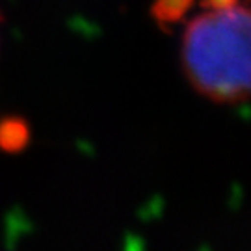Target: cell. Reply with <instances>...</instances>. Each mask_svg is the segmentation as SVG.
Segmentation results:
<instances>
[{
    "label": "cell",
    "mask_w": 251,
    "mask_h": 251,
    "mask_svg": "<svg viewBox=\"0 0 251 251\" xmlns=\"http://www.w3.org/2000/svg\"><path fill=\"white\" fill-rule=\"evenodd\" d=\"M240 2H246V0H201V6L203 8H229Z\"/></svg>",
    "instance_id": "277c9868"
},
{
    "label": "cell",
    "mask_w": 251,
    "mask_h": 251,
    "mask_svg": "<svg viewBox=\"0 0 251 251\" xmlns=\"http://www.w3.org/2000/svg\"><path fill=\"white\" fill-rule=\"evenodd\" d=\"M194 6V0H154L151 6L152 19L162 28H171L184 19Z\"/></svg>",
    "instance_id": "7a4b0ae2"
},
{
    "label": "cell",
    "mask_w": 251,
    "mask_h": 251,
    "mask_svg": "<svg viewBox=\"0 0 251 251\" xmlns=\"http://www.w3.org/2000/svg\"><path fill=\"white\" fill-rule=\"evenodd\" d=\"M250 6L203 8L182 34L180 65L190 86L218 104L250 97Z\"/></svg>",
    "instance_id": "6da1fadb"
},
{
    "label": "cell",
    "mask_w": 251,
    "mask_h": 251,
    "mask_svg": "<svg viewBox=\"0 0 251 251\" xmlns=\"http://www.w3.org/2000/svg\"><path fill=\"white\" fill-rule=\"evenodd\" d=\"M28 126L21 119H4L0 121V149L9 152L21 151L28 144Z\"/></svg>",
    "instance_id": "3957f363"
},
{
    "label": "cell",
    "mask_w": 251,
    "mask_h": 251,
    "mask_svg": "<svg viewBox=\"0 0 251 251\" xmlns=\"http://www.w3.org/2000/svg\"><path fill=\"white\" fill-rule=\"evenodd\" d=\"M0 19H2V15H0Z\"/></svg>",
    "instance_id": "5b68a950"
}]
</instances>
